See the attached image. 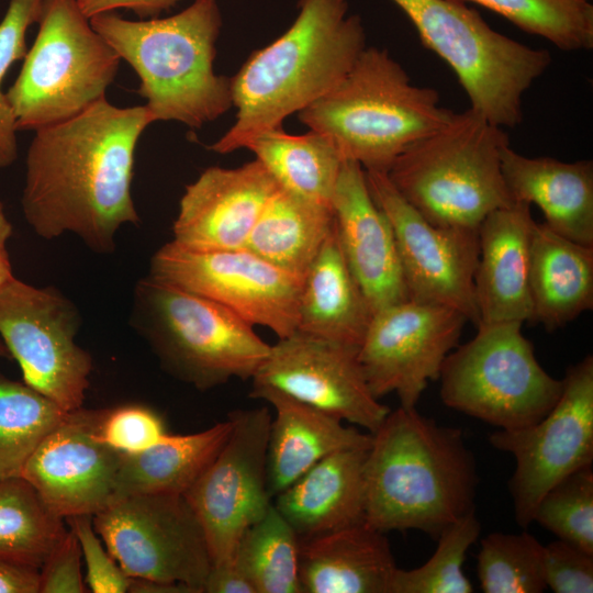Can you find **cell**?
Returning <instances> with one entry per match:
<instances>
[{"label": "cell", "instance_id": "cell-9", "mask_svg": "<svg viewBox=\"0 0 593 593\" xmlns=\"http://www.w3.org/2000/svg\"><path fill=\"white\" fill-rule=\"evenodd\" d=\"M38 31L7 97L18 131L68 120L105 98L121 58L78 0H43Z\"/></svg>", "mask_w": 593, "mask_h": 593}, {"label": "cell", "instance_id": "cell-19", "mask_svg": "<svg viewBox=\"0 0 593 593\" xmlns=\"http://www.w3.org/2000/svg\"><path fill=\"white\" fill-rule=\"evenodd\" d=\"M99 412L83 407L69 412L36 446L20 473L64 519L93 516L113 502L123 455L94 437Z\"/></svg>", "mask_w": 593, "mask_h": 593}, {"label": "cell", "instance_id": "cell-26", "mask_svg": "<svg viewBox=\"0 0 593 593\" xmlns=\"http://www.w3.org/2000/svg\"><path fill=\"white\" fill-rule=\"evenodd\" d=\"M396 569L385 533L366 523L300 539L302 593H390Z\"/></svg>", "mask_w": 593, "mask_h": 593}, {"label": "cell", "instance_id": "cell-18", "mask_svg": "<svg viewBox=\"0 0 593 593\" xmlns=\"http://www.w3.org/2000/svg\"><path fill=\"white\" fill-rule=\"evenodd\" d=\"M370 434L390 409L371 392L358 349L300 332L279 338L251 378Z\"/></svg>", "mask_w": 593, "mask_h": 593}, {"label": "cell", "instance_id": "cell-45", "mask_svg": "<svg viewBox=\"0 0 593 593\" xmlns=\"http://www.w3.org/2000/svg\"><path fill=\"white\" fill-rule=\"evenodd\" d=\"M202 593H256L235 559L212 563Z\"/></svg>", "mask_w": 593, "mask_h": 593}, {"label": "cell", "instance_id": "cell-24", "mask_svg": "<svg viewBox=\"0 0 593 593\" xmlns=\"http://www.w3.org/2000/svg\"><path fill=\"white\" fill-rule=\"evenodd\" d=\"M513 202L536 204L545 224L574 242L593 246V163L527 157L507 145L501 157Z\"/></svg>", "mask_w": 593, "mask_h": 593}, {"label": "cell", "instance_id": "cell-41", "mask_svg": "<svg viewBox=\"0 0 593 593\" xmlns=\"http://www.w3.org/2000/svg\"><path fill=\"white\" fill-rule=\"evenodd\" d=\"M76 535L86 563V582L94 593L130 592L128 577L109 552L96 532L91 515H77L65 519Z\"/></svg>", "mask_w": 593, "mask_h": 593}, {"label": "cell", "instance_id": "cell-11", "mask_svg": "<svg viewBox=\"0 0 593 593\" xmlns=\"http://www.w3.org/2000/svg\"><path fill=\"white\" fill-rule=\"evenodd\" d=\"M81 325L75 303L55 287L14 276L0 287V338L23 381L63 410L82 407L92 358L76 343Z\"/></svg>", "mask_w": 593, "mask_h": 593}, {"label": "cell", "instance_id": "cell-13", "mask_svg": "<svg viewBox=\"0 0 593 593\" xmlns=\"http://www.w3.org/2000/svg\"><path fill=\"white\" fill-rule=\"evenodd\" d=\"M149 275L208 298L278 338L296 331L303 279L246 247L194 249L171 240L153 255Z\"/></svg>", "mask_w": 593, "mask_h": 593}, {"label": "cell", "instance_id": "cell-7", "mask_svg": "<svg viewBox=\"0 0 593 593\" xmlns=\"http://www.w3.org/2000/svg\"><path fill=\"white\" fill-rule=\"evenodd\" d=\"M130 324L167 373L200 391L251 379L271 346L228 309L149 273L135 284Z\"/></svg>", "mask_w": 593, "mask_h": 593}, {"label": "cell", "instance_id": "cell-27", "mask_svg": "<svg viewBox=\"0 0 593 593\" xmlns=\"http://www.w3.org/2000/svg\"><path fill=\"white\" fill-rule=\"evenodd\" d=\"M372 316L347 265L334 222L303 277L296 332L359 349Z\"/></svg>", "mask_w": 593, "mask_h": 593}, {"label": "cell", "instance_id": "cell-4", "mask_svg": "<svg viewBox=\"0 0 593 593\" xmlns=\"http://www.w3.org/2000/svg\"><path fill=\"white\" fill-rule=\"evenodd\" d=\"M92 27L139 78L137 93L154 122L201 128L233 107L232 78L214 72L222 14L216 0H194L166 18H90Z\"/></svg>", "mask_w": 593, "mask_h": 593}, {"label": "cell", "instance_id": "cell-20", "mask_svg": "<svg viewBox=\"0 0 593 593\" xmlns=\"http://www.w3.org/2000/svg\"><path fill=\"white\" fill-rule=\"evenodd\" d=\"M279 188L258 159L232 169L209 167L184 189L172 240L194 249L245 247L260 213Z\"/></svg>", "mask_w": 593, "mask_h": 593}, {"label": "cell", "instance_id": "cell-22", "mask_svg": "<svg viewBox=\"0 0 593 593\" xmlns=\"http://www.w3.org/2000/svg\"><path fill=\"white\" fill-rule=\"evenodd\" d=\"M530 205L513 202L491 212L478 228L474 298L479 324L530 322Z\"/></svg>", "mask_w": 593, "mask_h": 593}, {"label": "cell", "instance_id": "cell-33", "mask_svg": "<svg viewBox=\"0 0 593 593\" xmlns=\"http://www.w3.org/2000/svg\"><path fill=\"white\" fill-rule=\"evenodd\" d=\"M234 559L256 593H302L300 538L273 503L245 530Z\"/></svg>", "mask_w": 593, "mask_h": 593}, {"label": "cell", "instance_id": "cell-16", "mask_svg": "<svg viewBox=\"0 0 593 593\" xmlns=\"http://www.w3.org/2000/svg\"><path fill=\"white\" fill-rule=\"evenodd\" d=\"M365 174L372 199L392 227L409 300L455 310L477 326L478 228L436 226L405 201L385 172Z\"/></svg>", "mask_w": 593, "mask_h": 593}, {"label": "cell", "instance_id": "cell-29", "mask_svg": "<svg viewBox=\"0 0 593 593\" xmlns=\"http://www.w3.org/2000/svg\"><path fill=\"white\" fill-rule=\"evenodd\" d=\"M231 428L232 422L227 417L201 432L168 433L139 454L123 455L113 502L137 494L183 495L217 455Z\"/></svg>", "mask_w": 593, "mask_h": 593}, {"label": "cell", "instance_id": "cell-23", "mask_svg": "<svg viewBox=\"0 0 593 593\" xmlns=\"http://www.w3.org/2000/svg\"><path fill=\"white\" fill-rule=\"evenodd\" d=\"M273 407L267 447V483L273 499L315 463L344 449L369 448L370 433L277 389L253 385L249 394Z\"/></svg>", "mask_w": 593, "mask_h": 593}, {"label": "cell", "instance_id": "cell-14", "mask_svg": "<svg viewBox=\"0 0 593 593\" xmlns=\"http://www.w3.org/2000/svg\"><path fill=\"white\" fill-rule=\"evenodd\" d=\"M562 393L537 423L489 436L495 449L513 455L515 470L508 482L516 523H533L542 495L569 474L593 462V357L567 369Z\"/></svg>", "mask_w": 593, "mask_h": 593}, {"label": "cell", "instance_id": "cell-3", "mask_svg": "<svg viewBox=\"0 0 593 593\" xmlns=\"http://www.w3.org/2000/svg\"><path fill=\"white\" fill-rule=\"evenodd\" d=\"M347 11V0H299L291 26L232 77L236 121L209 149L245 148L338 85L367 47L360 16Z\"/></svg>", "mask_w": 593, "mask_h": 593}, {"label": "cell", "instance_id": "cell-32", "mask_svg": "<svg viewBox=\"0 0 593 593\" xmlns=\"http://www.w3.org/2000/svg\"><path fill=\"white\" fill-rule=\"evenodd\" d=\"M64 521L21 475L0 480V560L41 569L67 530Z\"/></svg>", "mask_w": 593, "mask_h": 593}, {"label": "cell", "instance_id": "cell-35", "mask_svg": "<svg viewBox=\"0 0 593 593\" xmlns=\"http://www.w3.org/2000/svg\"><path fill=\"white\" fill-rule=\"evenodd\" d=\"M473 2L504 16L522 31L561 51L593 47V5L588 0H456Z\"/></svg>", "mask_w": 593, "mask_h": 593}, {"label": "cell", "instance_id": "cell-17", "mask_svg": "<svg viewBox=\"0 0 593 593\" xmlns=\"http://www.w3.org/2000/svg\"><path fill=\"white\" fill-rule=\"evenodd\" d=\"M467 318L459 312L412 300L384 307L371 318L358 349L367 383L377 399L395 393L416 407L427 384L439 378L459 344Z\"/></svg>", "mask_w": 593, "mask_h": 593}, {"label": "cell", "instance_id": "cell-10", "mask_svg": "<svg viewBox=\"0 0 593 593\" xmlns=\"http://www.w3.org/2000/svg\"><path fill=\"white\" fill-rule=\"evenodd\" d=\"M522 325L479 324L472 339L447 355L438 378L446 406L504 430L530 426L550 412L563 381L540 366Z\"/></svg>", "mask_w": 593, "mask_h": 593}, {"label": "cell", "instance_id": "cell-8", "mask_svg": "<svg viewBox=\"0 0 593 593\" xmlns=\"http://www.w3.org/2000/svg\"><path fill=\"white\" fill-rule=\"evenodd\" d=\"M410 19L421 42L454 70L470 109L499 127L523 120V97L551 64L547 49L493 30L456 0H391Z\"/></svg>", "mask_w": 593, "mask_h": 593}, {"label": "cell", "instance_id": "cell-37", "mask_svg": "<svg viewBox=\"0 0 593 593\" xmlns=\"http://www.w3.org/2000/svg\"><path fill=\"white\" fill-rule=\"evenodd\" d=\"M480 532L475 508L446 526L437 536L438 544L433 556L423 566L395 570L390 593L473 592L462 566Z\"/></svg>", "mask_w": 593, "mask_h": 593}, {"label": "cell", "instance_id": "cell-30", "mask_svg": "<svg viewBox=\"0 0 593 593\" xmlns=\"http://www.w3.org/2000/svg\"><path fill=\"white\" fill-rule=\"evenodd\" d=\"M334 222L331 206L280 187L260 213L245 247L303 279Z\"/></svg>", "mask_w": 593, "mask_h": 593}, {"label": "cell", "instance_id": "cell-28", "mask_svg": "<svg viewBox=\"0 0 593 593\" xmlns=\"http://www.w3.org/2000/svg\"><path fill=\"white\" fill-rule=\"evenodd\" d=\"M532 323L552 332L593 307V246L535 222L530 236Z\"/></svg>", "mask_w": 593, "mask_h": 593}, {"label": "cell", "instance_id": "cell-15", "mask_svg": "<svg viewBox=\"0 0 593 593\" xmlns=\"http://www.w3.org/2000/svg\"><path fill=\"white\" fill-rule=\"evenodd\" d=\"M227 417L228 437L183 494L202 527L212 563L233 559L245 530L272 504L267 483L269 409L235 410Z\"/></svg>", "mask_w": 593, "mask_h": 593}, {"label": "cell", "instance_id": "cell-34", "mask_svg": "<svg viewBox=\"0 0 593 593\" xmlns=\"http://www.w3.org/2000/svg\"><path fill=\"white\" fill-rule=\"evenodd\" d=\"M68 413L24 381L0 372V480L20 475L36 446Z\"/></svg>", "mask_w": 593, "mask_h": 593}, {"label": "cell", "instance_id": "cell-12", "mask_svg": "<svg viewBox=\"0 0 593 593\" xmlns=\"http://www.w3.org/2000/svg\"><path fill=\"white\" fill-rule=\"evenodd\" d=\"M92 524L128 577L203 592L212 559L202 527L183 495L121 497L94 514Z\"/></svg>", "mask_w": 593, "mask_h": 593}, {"label": "cell", "instance_id": "cell-39", "mask_svg": "<svg viewBox=\"0 0 593 593\" xmlns=\"http://www.w3.org/2000/svg\"><path fill=\"white\" fill-rule=\"evenodd\" d=\"M43 0H10L0 22V168L11 166L18 157L14 112L2 90L10 67L23 59L26 52V31L37 22Z\"/></svg>", "mask_w": 593, "mask_h": 593}, {"label": "cell", "instance_id": "cell-6", "mask_svg": "<svg viewBox=\"0 0 593 593\" xmlns=\"http://www.w3.org/2000/svg\"><path fill=\"white\" fill-rule=\"evenodd\" d=\"M510 145L504 128L471 109L405 149L387 176L396 191L436 226L479 228L513 203L501 166Z\"/></svg>", "mask_w": 593, "mask_h": 593}, {"label": "cell", "instance_id": "cell-31", "mask_svg": "<svg viewBox=\"0 0 593 593\" xmlns=\"http://www.w3.org/2000/svg\"><path fill=\"white\" fill-rule=\"evenodd\" d=\"M245 148L256 155L282 189L332 208L344 159L328 136L312 130L292 135L277 127L259 134Z\"/></svg>", "mask_w": 593, "mask_h": 593}, {"label": "cell", "instance_id": "cell-40", "mask_svg": "<svg viewBox=\"0 0 593 593\" xmlns=\"http://www.w3.org/2000/svg\"><path fill=\"white\" fill-rule=\"evenodd\" d=\"M93 434L107 447L130 456L150 448L168 432L164 419L154 410L141 404H125L100 410Z\"/></svg>", "mask_w": 593, "mask_h": 593}, {"label": "cell", "instance_id": "cell-5", "mask_svg": "<svg viewBox=\"0 0 593 593\" xmlns=\"http://www.w3.org/2000/svg\"><path fill=\"white\" fill-rule=\"evenodd\" d=\"M454 113L440 105L437 90L412 83L388 49L366 47L340 82L298 115L328 136L344 160L387 174L405 149Z\"/></svg>", "mask_w": 593, "mask_h": 593}, {"label": "cell", "instance_id": "cell-43", "mask_svg": "<svg viewBox=\"0 0 593 593\" xmlns=\"http://www.w3.org/2000/svg\"><path fill=\"white\" fill-rule=\"evenodd\" d=\"M81 558L79 541L68 528L40 569V593L86 592Z\"/></svg>", "mask_w": 593, "mask_h": 593}, {"label": "cell", "instance_id": "cell-42", "mask_svg": "<svg viewBox=\"0 0 593 593\" xmlns=\"http://www.w3.org/2000/svg\"><path fill=\"white\" fill-rule=\"evenodd\" d=\"M546 588L555 593L593 592V555L562 539L544 545Z\"/></svg>", "mask_w": 593, "mask_h": 593}, {"label": "cell", "instance_id": "cell-44", "mask_svg": "<svg viewBox=\"0 0 593 593\" xmlns=\"http://www.w3.org/2000/svg\"><path fill=\"white\" fill-rule=\"evenodd\" d=\"M180 0H78L81 11L89 19L93 15L131 10L141 19L157 18L176 5Z\"/></svg>", "mask_w": 593, "mask_h": 593}, {"label": "cell", "instance_id": "cell-48", "mask_svg": "<svg viewBox=\"0 0 593 593\" xmlns=\"http://www.w3.org/2000/svg\"><path fill=\"white\" fill-rule=\"evenodd\" d=\"M0 357L2 358H11V355L5 346V344L3 343V340L0 338Z\"/></svg>", "mask_w": 593, "mask_h": 593}, {"label": "cell", "instance_id": "cell-1", "mask_svg": "<svg viewBox=\"0 0 593 593\" xmlns=\"http://www.w3.org/2000/svg\"><path fill=\"white\" fill-rule=\"evenodd\" d=\"M153 122L145 104L120 108L102 98L34 131L21 197L34 233H70L94 253H113L118 231L139 222L131 192L135 150Z\"/></svg>", "mask_w": 593, "mask_h": 593}, {"label": "cell", "instance_id": "cell-21", "mask_svg": "<svg viewBox=\"0 0 593 593\" xmlns=\"http://www.w3.org/2000/svg\"><path fill=\"white\" fill-rule=\"evenodd\" d=\"M332 209L343 254L373 314L409 300L392 227L358 163L343 161Z\"/></svg>", "mask_w": 593, "mask_h": 593}, {"label": "cell", "instance_id": "cell-25", "mask_svg": "<svg viewBox=\"0 0 593 593\" xmlns=\"http://www.w3.org/2000/svg\"><path fill=\"white\" fill-rule=\"evenodd\" d=\"M367 451H336L273 497L275 507L300 539L365 523Z\"/></svg>", "mask_w": 593, "mask_h": 593}, {"label": "cell", "instance_id": "cell-36", "mask_svg": "<svg viewBox=\"0 0 593 593\" xmlns=\"http://www.w3.org/2000/svg\"><path fill=\"white\" fill-rule=\"evenodd\" d=\"M544 545L527 532L491 533L481 539L478 578L485 593H540L546 582Z\"/></svg>", "mask_w": 593, "mask_h": 593}, {"label": "cell", "instance_id": "cell-38", "mask_svg": "<svg viewBox=\"0 0 593 593\" xmlns=\"http://www.w3.org/2000/svg\"><path fill=\"white\" fill-rule=\"evenodd\" d=\"M533 522L593 555V470L582 468L550 488L538 502Z\"/></svg>", "mask_w": 593, "mask_h": 593}, {"label": "cell", "instance_id": "cell-49", "mask_svg": "<svg viewBox=\"0 0 593 593\" xmlns=\"http://www.w3.org/2000/svg\"><path fill=\"white\" fill-rule=\"evenodd\" d=\"M588 1H590V0H588Z\"/></svg>", "mask_w": 593, "mask_h": 593}, {"label": "cell", "instance_id": "cell-46", "mask_svg": "<svg viewBox=\"0 0 593 593\" xmlns=\"http://www.w3.org/2000/svg\"><path fill=\"white\" fill-rule=\"evenodd\" d=\"M0 593H40V569L0 560Z\"/></svg>", "mask_w": 593, "mask_h": 593}, {"label": "cell", "instance_id": "cell-47", "mask_svg": "<svg viewBox=\"0 0 593 593\" xmlns=\"http://www.w3.org/2000/svg\"><path fill=\"white\" fill-rule=\"evenodd\" d=\"M12 224L5 214L3 203L0 201V287L13 277L7 248L8 240L12 236Z\"/></svg>", "mask_w": 593, "mask_h": 593}, {"label": "cell", "instance_id": "cell-2", "mask_svg": "<svg viewBox=\"0 0 593 593\" xmlns=\"http://www.w3.org/2000/svg\"><path fill=\"white\" fill-rule=\"evenodd\" d=\"M371 435L365 461L367 525L437 538L474 510L475 458L460 429L400 405Z\"/></svg>", "mask_w": 593, "mask_h": 593}]
</instances>
